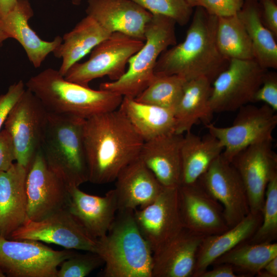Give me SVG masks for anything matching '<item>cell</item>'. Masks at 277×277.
Masks as SVG:
<instances>
[{
  "label": "cell",
  "instance_id": "6da1fadb",
  "mask_svg": "<svg viewBox=\"0 0 277 277\" xmlns=\"http://www.w3.org/2000/svg\"><path fill=\"white\" fill-rule=\"evenodd\" d=\"M83 138L88 181L97 185L114 181L145 142L118 109L85 120Z\"/></svg>",
  "mask_w": 277,
  "mask_h": 277
},
{
  "label": "cell",
  "instance_id": "7a4b0ae2",
  "mask_svg": "<svg viewBox=\"0 0 277 277\" xmlns=\"http://www.w3.org/2000/svg\"><path fill=\"white\" fill-rule=\"evenodd\" d=\"M185 39L163 51L154 74L176 75L186 81L203 77L211 83L228 66L216 40L218 17L196 6Z\"/></svg>",
  "mask_w": 277,
  "mask_h": 277
},
{
  "label": "cell",
  "instance_id": "3957f363",
  "mask_svg": "<svg viewBox=\"0 0 277 277\" xmlns=\"http://www.w3.org/2000/svg\"><path fill=\"white\" fill-rule=\"evenodd\" d=\"M25 86L48 112L85 120L118 109L123 97L68 81L58 70L51 68L31 77Z\"/></svg>",
  "mask_w": 277,
  "mask_h": 277
},
{
  "label": "cell",
  "instance_id": "277c9868",
  "mask_svg": "<svg viewBox=\"0 0 277 277\" xmlns=\"http://www.w3.org/2000/svg\"><path fill=\"white\" fill-rule=\"evenodd\" d=\"M133 210H118L107 233L97 239L104 277H152L153 252L136 224Z\"/></svg>",
  "mask_w": 277,
  "mask_h": 277
},
{
  "label": "cell",
  "instance_id": "5b68a950",
  "mask_svg": "<svg viewBox=\"0 0 277 277\" xmlns=\"http://www.w3.org/2000/svg\"><path fill=\"white\" fill-rule=\"evenodd\" d=\"M85 120L48 113L41 150L49 167L68 186L88 181L83 138Z\"/></svg>",
  "mask_w": 277,
  "mask_h": 277
},
{
  "label": "cell",
  "instance_id": "8992f818",
  "mask_svg": "<svg viewBox=\"0 0 277 277\" xmlns=\"http://www.w3.org/2000/svg\"><path fill=\"white\" fill-rule=\"evenodd\" d=\"M176 22L165 15L154 14L148 23L142 48L128 61V67L118 80L101 83L100 89L135 98L149 85L161 54L177 43Z\"/></svg>",
  "mask_w": 277,
  "mask_h": 277
},
{
  "label": "cell",
  "instance_id": "52a82bcc",
  "mask_svg": "<svg viewBox=\"0 0 277 277\" xmlns=\"http://www.w3.org/2000/svg\"><path fill=\"white\" fill-rule=\"evenodd\" d=\"M238 110L230 126L220 127L210 123L205 124L209 133L223 146L222 154L230 163L248 146L272 141V133L277 125L276 112L266 104L257 107L248 104Z\"/></svg>",
  "mask_w": 277,
  "mask_h": 277
},
{
  "label": "cell",
  "instance_id": "ba28073f",
  "mask_svg": "<svg viewBox=\"0 0 277 277\" xmlns=\"http://www.w3.org/2000/svg\"><path fill=\"white\" fill-rule=\"evenodd\" d=\"M144 42L122 33H112L92 49L88 60L71 66L64 77L86 86L92 80L105 76L116 81L125 73L129 60Z\"/></svg>",
  "mask_w": 277,
  "mask_h": 277
},
{
  "label": "cell",
  "instance_id": "9c48e42d",
  "mask_svg": "<svg viewBox=\"0 0 277 277\" xmlns=\"http://www.w3.org/2000/svg\"><path fill=\"white\" fill-rule=\"evenodd\" d=\"M55 250L42 242L0 236V267L10 277H56L57 267L74 254Z\"/></svg>",
  "mask_w": 277,
  "mask_h": 277
},
{
  "label": "cell",
  "instance_id": "30bf717a",
  "mask_svg": "<svg viewBox=\"0 0 277 277\" xmlns=\"http://www.w3.org/2000/svg\"><path fill=\"white\" fill-rule=\"evenodd\" d=\"M267 70L255 59L230 60L212 83L210 104L213 113L234 111L253 103Z\"/></svg>",
  "mask_w": 277,
  "mask_h": 277
},
{
  "label": "cell",
  "instance_id": "8fae6325",
  "mask_svg": "<svg viewBox=\"0 0 277 277\" xmlns=\"http://www.w3.org/2000/svg\"><path fill=\"white\" fill-rule=\"evenodd\" d=\"M48 113L36 96L26 88L4 123L13 141L16 162L27 168L41 149Z\"/></svg>",
  "mask_w": 277,
  "mask_h": 277
},
{
  "label": "cell",
  "instance_id": "7c38bea8",
  "mask_svg": "<svg viewBox=\"0 0 277 277\" xmlns=\"http://www.w3.org/2000/svg\"><path fill=\"white\" fill-rule=\"evenodd\" d=\"M9 239L36 241L95 253L97 246V239L87 232L67 208L39 221L26 219Z\"/></svg>",
  "mask_w": 277,
  "mask_h": 277
},
{
  "label": "cell",
  "instance_id": "4fadbf2b",
  "mask_svg": "<svg viewBox=\"0 0 277 277\" xmlns=\"http://www.w3.org/2000/svg\"><path fill=\"white\" fill-rule=\"evenodd\" d=\"M26 189L28 220L39 221L67 208L69 186L49 168L41 149L27 168Z\"/></svg>",
  "mask_w": 277,
  "mask_h": 277
},
{
  "label": "cell",
  "instance_id": "5bb4252c",
  "mask_svg": "<svg viewBox=\"0 0 277 277\" xmlns=\"http://www.w3.org/2000/svg\"><path fill=\"white\" fill-rule=\"evenodd\" d=\"M198 182L222 205L229 228L235 226L250 212L242 180L234 167L222 154L212 162Z\"/></svg>",
  "mask_w": 277,
  "mask_h": 277
},
{
  "label": "cell",
  "instance_id": "9a60e30c",
  "mask_svg": "<svg viewBox=\"0 0 277 277\" xmlns=\"http://www.w3.org/2000/svg\"><path fill=\"white\" fill-rule=\"evenodd\" d=\"M272 141L248 146L237 154L231 163L244 185L250 212H262L268 183L277 173V155Z\"/></svg>",
  "mask_w": 277,
  "mask_h": 277
},
{
  "label": "cell",
  "instance_id": "2e32d148",
  "mask_svg": "<svg viewBox=\"0 0 277 277\" xmlns=\"http://www.w3.org/2000/svg\"><path fill=\"white\" fill-rule=\"evenodd\" d=\"M133 214L140 231L153 252L184 228L179 207L178 187H165L153 202L134 209Z\"/></svg>",
  "mask_w": 277,
  "mask_h": 277
},
{
  "label": "cell",
  "instance_id": "e0dca14e",
  "mask_svg": "<svg viewBox=\"0 0 277 277\" xmlns=\"http://www.w3.org/2000/svg\"><path fill=\"white\" fill-rule=\"evenodd\" d=\"M178 202L184 228L204 236L219 234L229 228L223 206L198 181L178 187Z\"/></svg>",
  "mask_w": 277,
  "mask_h": 277
},
{
  "label": "cell",
  "instance_id": "ac0fdd59",
  "mask_svg": "<svg viewBox=\"0 0 277 277\" xmlns=\"http://www.w3.org/2000/svg\"><path fill=\"white\" fill-rule=\"evenodd\" d=\"M87 15L109 32H120L145 41L152 14L132 0H88Z\"/></svg>",
  "mask_w": 277,
  "mask_h": 277
},
{
  "label": "cell",
  "instance_id": "d6986e66",
  "mask_svg": "<svg viewBox=\"0 0 277 277\" xmlns=\"http://www.w3.org/2000/svg\"><path fill=\"white\" fill-rule=\"evenodd\" d=\"M204 237L184 228L153 252L152 277H193Z\"/></svg>",
  "mask_w": 277,
  "mask_h": 277
},
{
  "label": "cell",
  "instance_id": "ffe728a7",
  "mask_svg": "<svg viewBox=\"0 0 277 277\" xmlns=\"http://www.w3.org/2000/svg\"><path fill=\"white\" fill-rule=\"evenodd\" d=\"M69 211L93 238L104 236L118 210L115 190L103 196L88 194L75 186H69Z\"/></svg>",
  "mask_w": 277,
  "mask_h": 277
},
{
  "label": "cell",
  "instance_id": "44dd1931",
  "mask_svg": "<svg viewBox=\"0 0 277 277\" xmlns=\"http://www.w3.org/2000/svg\"><path fill=\"white\" fill-rule=\"evenodd\" d=\"M27 173L16 162L0 172V236L9 239L27 219Z\"/></svg>",
  "mask_w": 277,
  "mask_h": 277
},
{
  "label": "cell",
  "instance_id": "7402d4cb",
  "mask_svg": "<svg viewBox=\"0 0 277 277\" xmlns=\"http://www.w3.org/2000/svg\"><path fill=\"white\" fill-rule=\"evenodd\" d=\"M184 135L172 132L145 141L139 158L164 187H178Z\"/></svg>",
  "mask_w": 277,
  "mask_h": 277
},
{
  "label": "cell",
  "instance_id": "603a6c76",
  "mask_svg": "<svg viewBox=\"0 0 277 277\" xmlns=\"http://www.w3.org/2000/svg\"><path fill=\"white\" fill-rule=\"evenodd\" d=\"M115 181L118 210L143 208L165 188L139 157L124 168Z\"/></svg>",
  "mask_w": 277,
  "mask_h": 277
},
{
  "label": "cell",
  "instance_id": "cb8c5ba5",
  "mask_svg": "<svg viewBox=\"0 0 277 277\" xmlns=\"http://www.w3.org/2000/svg\"><path fill=\"white\" fill-rule=\"evenodd\" d=\"M33 15L28 0H17L13 9L0 18V22L9 37L14 38L22 45L29 61L37 68L61 44L62 37L57 36L51 41L41 38L29 25V20Z\"/></svg>",
  "mask_w": 277,
  "mask_h": 277
},
{
  "label": "cell",
  "instance_id": "d4e9b609",
  "mask_svg": "<svg viewBox=\"0 0 277 277\" xmlns=\"http://www.w3.org/2000/svg\"><path fill=\"white\" fill-rule=\"evenodd\" d=\"M262 212H249L235 226L216 234L205 236L199 249L193 277H199L218 258L248 241L261 225Z\"/></svg>",
  "mask_w": 277,
  "mask_h": 277
},
{
  "label": "cell",
  "instance_id": "484cf974",
  "mask_svg": "<svg viewBox=\"0 0 277 277\" xmlns=\"http://www.w3.org/2000/svg\"><path fill=\"white\" fill-rule=\"evenodd\" d=\"M212 83L201 77L185 83L182 96L174 110L175 132L184 134L199 122L210 123L213 112L210 104Z\"/></svg>",
  "mask_w": 277,
  "mask_h": 277
},
{
  "label": "cell",
  "instance_id": "4316f807",
  "mask_svg": "<svg viewBox=\"0 0 277 277\" xmlns=\"http://www.w3.org/2000/svg\"><path fill=\"white\" fill-rule=\"evenodd\" d=\"M111 34L93 17L87 15L64 34L62 42L53 52L55 57L62 59L58 70L60 74L64 76L71 66Z\"/></svg>",
  "mask_w": 277,
  "mask_h": 277
},
{
  "label": "cell",
  "instance_id": "83f0119b",
  "mask_svg": "<svg viewBox=\"0 0 277 277\" xmlns=\"http://www.w3.org/2000/svg\"><path fill=\"white\" fill-rule=\"evenodd\" d=\"M185 134L181 146V170L179 186L197 182L224 149L218 140L210 133L203 137L191 131Z\"/></svg>",
  "mask_w": 277,
  "mask_h": 277
},
{
  "label": "cell",
  "instance_id": "f1b7e54d",
  "mask_svg": "<svg viewBox=\"0 0 277 277\" xmlns=\"http://www.w3.org/2000/svg\"><path fill=\"white\" fill-rule=\"evenodd\" d=\"M118 109L144 141L175 132L174 111L172 109L141 103L129 96L123 97Z\"/></svg>",
  "mask_w": 277,
  "mask_h": 277
},
{
  "label": "cell",
  "instance_id": "f546056e",
  "mask_svg": "<svg viewBox=\"0 0 277 277\" xmlns=\"http://www.w3.org/2000/svg\"><path fill=\"white\" fill-rule=\"evenodd\" d=\"M251 42L254 59L264 68H277V44L274 35L263 23L259 0H245L237 14Z\"/></svg>",
  "mask_w": 277,
  "mask_h": 277
},
{
  "label": "cell",
  "instance_id": "4dcf8cb0",
  "mask_svg": "<svg viewBox=\"0 0 277 277\" xmlns=\"http://www.w3.org/2000/svg\"><path fill=\"white\" fill-rule=\"evenodd\" d=\"M275 256L276 243H251L245 241L218 258L212 265L229 264L240 276H250L256 274Z\"/></svg>",
  "mask_w": 277,
  "mask_h": 277
},
{
  "label": "cell",
  "instance_id": "1f68e13d",
  "mask_svg": "<svg viewBox=\"0 0 277 277\" xmlns=\"http://www.w3.org/2000/svg\"><path fill=\"white\" fill-rule=\"evenodd\" d=\"M216 40L226 58L254 59L251 40L238 15L218 17Z\"/></svg>",
  "mask_w": 277,
  "mask_h": 277
},
{
  "label": "cell",
  "instance_id": "d6a6232c",
  "mask_svg": "<svg viewBox=\"0 0 277 277\" xmlns=\"http://www.w3.org/2000/svg\"><path fill=\"white\" fill-rule=\"evenodd\" d=\"M186 81L176 75L154 74L147 87L134 98L141 103L174 111Z\"/></svg>",
  "mask_w": 277,
  "mask_h": 277
},
{
  "label": "cell",
  "instance_id": "836d02e7",
  "mask_svg": "<svg viewBox=\"0 0 277 277\" xmlns=\"http://www.w3.org/2000/svg\"><path fill=\"white\" fill-rule=\"evenodd\" d=\"M262 215L261 225L248 242H272L277 238V173L267 186Z\"/></svg>",
  "mask_w": 277,
  "mask_h": 277
},
{
  "label": "cell",
  "instance_id": "e575fe53",
  "mask_svg": "<svg viewBox=\"0 0 277 277\" xmlns=\"http://www.w3.org/2000/svg\"><path fill=\"white\" fill-rule=\"evenodd\" d=\"M152 15H165L183 26L189 21L192 7L186 0H132Z\"/></svg>",
  "mask_w": 277,
  "mask_h": 277
},
{
  "label": "cell",
  "instance_id": "d590c367",
  "mask_svg": "<svg viewBox=\"0 0 277 277\" xmlns=\"http://www.w3.org/2000/svg\"><path fill=\"white\" fill-rule=\"evenodd\" d=\"M102 264L104 261L96 253H76L60 264L56 277H85Z\"/></svg>",
  "mask_w": 277,
  "mask_h": 277
},
{
  "label": "cell",
  "instance_id": "8d00e7d4",
  "mask_svg": "<svg viewBox=\"0 0 277 277\" xmlns=\"http://www.w3.org/2000/svg\"><path fill=\"white\" fill-rule=\"evenodd\" d=\"M245 0H197L195 6H201L217 17L236 15Z\"/></svg>",
  "mask_w": 277,
  "mask_h": 277
},
{
  "label": "cell",
  "instance_id": "74e56055",
  "mask_svg": "<svg viewBox=\"0 0 277 277\" xmlns=\"http://www.w3.org/2000/svg\"><path fill=\"white\" fill-rule=\"evenodd\" d=\"M263 102L277 111V74L266 71L262 83L255 93L253 103Z\"/></svg>",
  "mask_w": 277,
  "mask_h": 277
},
{
  "label": "cell",
  "instance_id": "f35d334b",
  "mask_svg": "<svg viewBox=\"0 0 277 277\" xmlns=\"http://www.w3.org/2000/svg\"><path fill=\"white\" fill-rule=\"evenodd\" d=\"M25 89V84L21 80L10 85L5 93L0 95V131L10 111Z\"/></svg>",
  "mask_w": 277,
  "mask_h": 277
},
{
  "label": "cell",
  "instance_id": "ab89813d",
  "mask_svg": "<svg viewBox=\"0 0 277 277\" xmlns=\"http://www.w3.org/2000/svg\"><path fill=\"white\" fill-rule=\"evenodd\" d=\"M14 161L16 155L13 141L4 129L0 131V172L9 169Z\"/></svg>",
  "mask_w": 277,
  "mask_h": 277
},
{
  "label": "cell",
  "instance_id": "60d3db41",
  "mask_svg": "<svg viewBox=\"0 0 277 277\" xmlns=\"http://www.w3.org/2000/svg\"><path fill=\"white\" fill-rule=\"evenodd\" d=\"M261 18L264 24L277 36L276 0H259Z\"/></svg>",
  "mask_w": 277,
  "mask_h": 277
},
{
  "label": "cell",
  "instance_id": "b9f144b4",
  "mask_svg": "<svg viewBox=\"0 0 277 277\" xmlns=\"http://www.w3.org/2000/svg\"><path fill=\"white\" fill-rule=\"evenodd\" d=\"M214 265V268L210 270H206L199 277H240L231 265L220 264Z\"/></svg>",
  "mask_w": 277,
  "mask_h": 277
},
{
  "label": "cell",
  "instance_id": "7bdbcfd3",
  "mask_svg": "<svg viewBox=\"0 0 277 277\" xmlns=\"http://www.w3.org/2000/svg\"><path fill=\"white\" fill-rule=\"evenodd\" d=\"M17 0H0V18L7 15L16 6Z\"/></svg>",
  "mask_w": 277,
  "mask_h": 277
},
{
  "label": "cell",
  "instance_id": "ee69618b",
  "mask_svg": "<svg viewBox=\"0 0 277 277\" xmlns=\"http://www.w3.org/2000/svg\"><path fill=\"white\" fill-rule=\"evenodd\" d=\"M269 277L277 276V256L270 260L262 268Z\"/></svg>",
  "mask_w": 277,
  "mask_h": 277
},
{
  "label": "cell",
  "instance_id": "f6af8a7d",
  "mask_svg": "<svg viewBox=\"0 0 277 277\" xmlns=\"http://www.w3.org/2000/svg\"><path fill=\"white\" fill-rule=\"evenodd\" d=\"M7 34L3 30L0 22V47L2 43L7 39L9 38Z\"/></svg>",
  "mask_w": 277,
  "mask_h": 277
},
{
  "label": "cell",
  "instance_id": "bcb514c9",
  "mask_svg": "<svg viewBox=\"0 0 277 277\" xmlns=\"http://www.w3.org/2000/svg\"><path fill=\"white\" fill-rule=\"evenodd\" d=\"M188 4L192 8L194 7L195 4L197 0H186Z\"/></svg>",
  "mask_w": 277,
  "mask_h": 277
},
{
  "label": "cell",
  "instance_id": "7dc6e473",
  "mask_svg": "<svg viewBox=\"0 0 277 277\" xmlns=\"http://www.w3.org/2000/svg\"><path fill=\"white\" fill-rule=\"evenodd\" d=\"M6 276V274L3 271L2 269L0 267V277H5Z\"/></svg>",
  "mask_w": 277,
  "mask_h": 277
},
{
  "label": "cell",
  "instance_id": "c3c4849f",
  "mask_svg": "<svg viewBox=\"0 0 277 277\" xmlns=\"http://www.w3.org/2000/svg\"><path fill=\"white\" fill-rule=\"evenodd\" d=\"M82 0H72V3L74 5H79Z\"/></svg>",
  "mask_w": 277,
  "mask_h": 277
}]
</instances>
